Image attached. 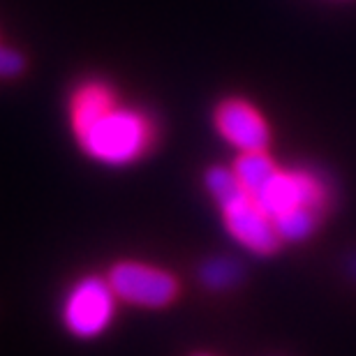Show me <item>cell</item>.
Segmentation results:
<instances>
[{"label": "cell", "mask_w": 356, "mask_h": 356, "mask_svg": "<svg viewBox=\"0 0 356 356\" xmlns=\"http://www.w3.org/2000/svg\"><path fill=\"white\" fill-rule=\"evenodd\" d=\"M65 118L76 151L104 169L139 165L160 141L155 113L123 99L116 83L97 74L72 83L65 99Z\"/></svg>", "instance_id": "1"}, {"label": "cell", "mask_w": 356, "mask_h": 356, "mask_svg": "<svg viewBox=\"0 0 356 356\" xmlns=\"http://www.w3.org/2000/svg\"><path fill=\"white\" fill-rule=\"evenodd\" d=\"M202 185L206 197L220 213L225 234L241 250L259 259L275 257L282 250L284 243L273 220L238 183L232 165L206 167L202 174Z\"/></svg>", "instance_id": "2"}, {"label": "cell", "mask_w": 356, "mask_h": 356, "mask_svg": "<svg viewBox=\"0 0 356 356\" xmlns=\"http://www.w3.org/2000/svg\"><path fill=\"white\" fill-rule=\"evenodd\" d=\"M336 195L333 176L324 169L315 165H277L250 197L275 222L294 211H310L326 220L336 206Z\"/></svg>", "instance_id": "3"}, {"label": "cell", "mask_w": 356, "mask_h": 356, "mask_svg": "<svg viewBox=\"0 0 356 356\" xmlns=\"http://www.w3.org/2000/svg\"><path fill=\"white\" fill-rule=\"evenodd\" d=\"M118 296L106 273H81L63 289L58 322L79 343H95L111 331L118 315Z\"/></svg>", "instance_id": "4"}, {"label": "cell", "mask_w": 356, "mask_h": 356, "mask_svg": "<svg viewBox=\"0 0 356 356\" xmlns=\"http://www.w3.org/2000/svg\"><path fill=\"white\" fill-rule=\"evenodd\" d=\"M106 277L120 303L146 312L172 308L183 294L181 277L172 268L137 257L111 261Z\"/></svg>", "instance_id": "5"}, {"label": "cell", "mask_w": 356, "mask_h": 356, "mask_svg": "<svg viewBox=\"0 0 356 356\" xmlns=\"http://www.w3.org/2000/svg\"><path fill=\"white\" fill-rule=\"evenodd\" d=\"M211 125L236 153L270 151L273 125L259 104L245 95H225L211 109Z\"/></svg>", "instance_id": "6"}, {"label": "cell", "mask_w": 356, "mask_h": 356, "mask_svg": "<svg viewBox=\"0 0 356 356\" xmlns=\"http://www.w3.org/2000/svg\"><path fill=\"white\" fill-rule=\"evenodd\" d=\"M199 284L211 294H225L236 289L245 277L243 264L232 254H211L197 268Z\"/></svg>", "instance_id": "7"}, {"label": "cell", "mask_w": 356, "mask_h": 356, "mask_svg": "<svg viewBox=\"0 0 356 356\" xmlns=\"http://www.w3.org/2000/svg\"><path fill=\"white\" fill-rule=\"evenodd\" d=\"M28 70V58L19 49L0 44V81H14Z\"/></svg>", "instance_id": "8"}, {"label": "cell", "mask_w": 356, "mask_h": 356, "mask_svg": "<svg viewBox=\"0 0 356 356\" xmlns=\"http://www.w3.org/2000/svg\"><path fill=\"white\" fill-rule=\"evenodd\" d=\"M347 270H350L352 280L356 282V252H352V257L347 259Z\"/></svg>", "instance_id": "9"}, {"label": "cell", "mask_w": 356, "mask_h": 356, "mask_svg": "<svg viewBox=\"0 0 356 356\" xmlns=\"http://www.w3.org/2000/svg\"><path fill=\"white\" fill-rule=\"evenodd\" d=\"M190 356H216V354H211V352H195V354H190Z\"/></svg>", "instance_id": "10"}, {"label": "cell", "mask_w": 356, "mask_h": 356, "mask_svg": "<svg viewBox=\"0 0 356 356\" xmlns=\"http://www.w3.org/2000/svg\"><path fill=\"white\" fill-rule=\"evenodd\" d=\"M0 44H3V40H0Z\"/></svg>", "instance_id": "11"}]
</instances>
